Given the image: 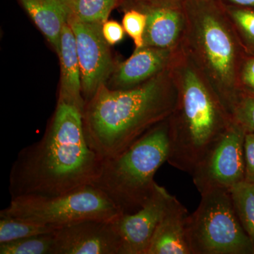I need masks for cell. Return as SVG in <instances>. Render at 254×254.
I'll return each mask as SVG.
<instances>
[{
  "label": "cell",
  "instance_id": "obj_15",
  "mask_svg": "<svg viewBox=\"0 0 254 254\" xmlns=\"http://www.w3.org/2000/svg\"><path fill=\"white\" fill-rule=\"evenodd\" d=\"M58 55L60 63V101L76 107L83 113L85 102L82 95L81 68L76 39L68 23L64 26L60 36Z\"/></svg>",
  "mask_w": 254,
  "mask_h": 254
},
{
  "label": "cell",
  "instance_id": "obj_11",
  "mask_svg": "<svg viewBox=\"0 0 254 254\" xmlns=\"http://www.w3.org/2000/svg\"><path fill=\"white\" fill-rule=\"evenodd\" d=\"M118 7L123 11L134 9L146 16L143 47L177 50L181 45L186 16L183 3L155 0H121Z\"/></svg>",
  "mask_w": 254,
  "mask_h": 254
},
{
  "label": "cell",
  "instance_id": "obj_4",
  "mask_svg": "<svg viewBox=\"0 0 254 254\" xmlns=\"http://www.w3.org/2000/svg\"><path fill=\"white\" fill-rule=\"evenodd\" d=\"M170 68L178 99L168 118V163L192 175L233 119L181 48Z\"/></svg>",
  "mask_w": 254,
  "mask_h": 254
},
{
  "label": "cell",
  "instance_id": "obj_26",
  "mask_svg": "<svg viewBox=\"0 0 254 254\" xmlns=\"http://www.w3.org/2000/svg\"><path fill=\"white\" fill-rule=\"evenodd\" d=\"M102 32L107 43L110 46H115L124 39L125 32L123 25L118 21L108 20L102 26Z\"/></svg>",
  "mask_w": 254,
  "mask_h": 254
},
{
  "label": "cell",
  "instance_id": "obj_25",
  "mask_svg": "<svg viewBox=\"0 0 254 254\" xmlns=\"http://www.w3.org/2000/svg\"><path fill=\"white\" fill-rule=\"evenodd\" d=\"M245 181L254 184V133L247 131L244 142Z\"/></svg>",
  "mask_w": 254,
  "mask_h": 254
},
{
  "label": "cell",
  "instance_id": "obj_1",
  "mask_svg": "<svg viewBox=\"0 0 254 254\" xmlns=\"http://www.w3.org/2000/svg\"><path fill=\"white\" fill-rule=\"evenodd\" d=\"M102 160L87 141L83 113L58 100L41 139L20 150L12 164L11 199L56 196L93 185Z\"/></svg>",
  "mask_w": 254,
  "mask_h": 254
},
{
  "label": "cell",
  "instance_id": "obj_20",
  "mask_svg": "<svg viewBox=\"0 0 254 254\" xmlns=\"http://www.w3.org/2000/svg\"><path fill=\"white\" fill-rule=\"evenodd\" d=\"M223 4L246 52L254 55V9Z\"/></svg>",
  "mask_w": 254,
  "mask_h": 254
},
{
  "label": "cell",
  "instance_id": "obj_6",
  "mask_svg": "<svg viewBox=\"0 0 254 254\" xmlns=\"http://www.w3.org/2000/svg\"><path fill=\"white\" fill-rule=\"evenodd\" d=\"M196 210L189 214L187 240L191 254H254L229 190L213 189L200 193Z\"/></svg>",
  "mask_w": 254,
  "mask_h": 254
},
{
  "label": "cell",
  "instance_id": "obj_5",
  "mask_svg": "<svg viewBox=\"0 0 254 254\" xmlns=\"http://www.w3.org/2000/svg\"><path fill=\"white\" fill-rule=\"evenodd\" d=\"M168 118L155 125L126 150L103 159L93 186L123 214L138 211L149 199L158 169L168 162Z\"/></svg>",
  "mask_w": 254,
  "mask_h": 254
},
{
  "label": "cell",
  "instance_id": "obj_27",
  "mask_svg": "<svg viewBox=\"0 0 254 254\" xmlns=\"http://www.w3.org/2000/svg\"><path fill=\"white\" fill-rule=\"evenodd\" d=\"M220 1L225 4L254 9V0H220Z\"/></svg>",
  "mask_w": 254,
  "mask_h": 254
},
{
  "label": "cell",
  "instance_id": "obj_24",
  "mask_svg": "<svg viewBox=\"0 0 254 254\" xmlns=\"http://www.w3.org/2000/svg\"><path fill=\"white\" fill-rule=\"evenodd\" d=\"M239 82L242 93L254 96V55H246L241 66Z\"/></svg>",
  "mask_w": 254,
  "mask_h": 254
},
{
  "label": "cell",
  "instance_id": "obj_9",
  "mask_svg": "<svg viewBox=\"0 0 254 254\" xmlns=\"http://www.w3.org/2000/svg\"><path fill=\"white\" fill-rule=\"evenodd\" d=\"M68 23L76 39L81 68L82 95L86 103L100 87L106 84L115 65L110 45L102 32L103 25L82 22L73 16H70Z\"/></svg>",
  "mask_w": 254,
  "mask_h": 254
},
{
  "label": "cell",
  "instance_id": "obj_19",
  "mask_svg": "<svg viewBox=\"0 0 254 254\" xmlns=\"http://www.w3.org/2000/svg\"><path fill=\"white\" fill-rule=\"evenodd\" d=\"M58 229L21 219L0 217V244L35 235L53 233Z\"/></svg>",
  "mask_w": 254,
  "mask_h": 254
},
{
  "label": "cell",
  "instance_id": "obj_28",
  "mask_svg": "<svg viewBox=\"0 0 254 254\" xmlns=\"http://www.w3.org/2000/svg\"><path fill=\"white\" fill-rule=\"evenodd\" d=\"M155 1H166V2L182 3L186 0H155Z\"/></svg>",
  "mask_w": 254,
  "mask_h": 254
},
{
  "label": "cell",
  "instance_id": "obj_2",
  "mask_svg": "<svg viewBox=\"0 0 254 254\" xmlns=\"http://www.w3.org/2000/svg\"><path fill=\"white\" fill-rule=\"evenodd\" d=\"M177 99L170 67L130 89L113 90L103 85L83 111L88 144L102 159L116 156L168 119Z\"/></svg>",
  "mask_w": 254,
  "mask_h": 254
},
{
  "label": "cell",
  "instance_id": "obj_23",
  "mask_svg": "<svg viewBox=\"0 0 254 254\" xmlns=\"http://www.w3.org/2000/svg\"><path fill=\"white\" fill-rule=\"evenodd\" d=\"M232 119L254 133V96L242 93L232 114Z\"/></svg>",
  "mask_w": 254,
  "mask_h": 254
},
{
  "label": "cell",
  "instance_id": "obj_8",
  "mask_svg": "<svg viewBox=\"0 0 254 254\" xmlns=\"http://www.w3.org/2000/svg\"><path fill=\"white\" fill-rule=\"evenodd\" d=\"M247 130L233 120L192 174L200 193L213 189L230 190L245 181L244 142Z\"/></svg>",
  "mask_w": 254,
  "mask_h": 254
},
{
  "label": "cell",
  "instance_id": "obj_10",
  "mask_svg": "<svg viewBox=\"0 0 254 254\" xmlns=\"http://www.w3.org/2000/svg\"><path fill=\"white\" fill-rule=\"evenodd\" d=\"M113 221L86 219L59 227L53 233L52 254H120Z\"/></svg>",
  "mask_w": 254,
  "mask_h": 254
},
{
  "label": "cell",
  "instance_id": "obj_14",
  "mask_svg": "<svg viewBox=\"0 0 254 254\" xmlns=\"http://www.w3.org/2000/svg\"><path fill=\"white\" fill-rule=\"evenodd\" d=\"M186 207L171 195L147 254H191L187 240Z\"/></svg>",
  "mask_w": 254,
  "mask_h": 254
},
{
  "label": "cell",
  "instance_id": "obj_3",
  "mask_svg": "<svg viewBox=\"0 0 254 254\" xmlns=\"http://www.w3.org/2000/svg\"><path fill=\"white\" fill-rule=\"evenodd\" d=\"M183 6L180 48L232 117L242 95L239 76L247 53L220 0H186Z\"/></svg>",
  "mask_w": 254,
  "mask_h": 254
},
{
  "label": "cell",
  "instance_id": "obj_18",
  "mask_svg": "<svg viewBox=\"0 0 254 254\" xmlns=\"http://www.w3.org/2000/svg\"><path fill=\"white\" fill-rule=\"evenodd\" d=\"M120 0H70L71 15L82 22L100 23L108 21Z\"/></svg>",
  "mask_w": 254,
  "mask_h": 254
},
{
  "label": "cell",
  "instance_id": "obj_13",
  "mask_svg": "<svg viewBox=\"0 0 254 254\" xmlns=\"http://www.w3.org/2000/svg\"><path fill=\"white\" fill-rule=\"evenodd\" d=\"M177 50L143 47L115 66L106 86L113 90L135 88L171 66Z\"/></svg>",
  "mask_w": 254,
  "mask_h": 254
},
{
  "label": "cell",
  "instance_id": "obj_16",
  "mask_svg": "<svg viewBox=\"0 0 254 254\" xmlns=\"http://www.w3.org/2000/svg\"><path fill=\"white\" fill-rule=\"evenodd\" d=\"M55 51L60 36L71 15L70 0H18Z\"/></svg>",
  "mask_w": 254,
  "mask_h": 254
},
{
  "label": "cell",
  "instance_id": "obj_17",
  "mask_svg": "<svg viewBox=\"0 0 254 254\" xmlns=\"http://www.w3.org/2000/svg\"><path fill=\"white\" fill-rule=\"evenodd\" d=\"M229 192L241 225L254 244V184L240 182Z\"/></svg>",
  "mask_w": 254,
  "mask_h": 254
},
{
  "label": "cell",
  "instance_id": "obj_12",
  "mask_svg": "<svg viewBox=\"0 0 254 254\" xmlns=\"http://www.w3.org/2000/svg\"><path fill=\"white\" fill-rule=\"evenodd\" d=\"M172 194L156 183L149 199L138 211L113 220L121 241L120 254H147L150 242Z\"/></svg>",
  "mask_w": 254,
  "mask_h": 254
},
{
  "label": "cell",
  "instance_id": "obj_22",
  "mask_svg": "<svg viewBox=\"0 0 254 254\" xmlns=\"http://www.w3.org/2000/svg\"><path fill=\"white\" fill-rule=\"evenodd\" d=\"M124 11V29L133 40L136 49L143 48V36L146 26V16L141 11L134 9H128Z\"/></svg>",
  "mask_w": 254,
  "mask_h": 254
},
{
  "label": "cell",
  "instance_id": "obj_21",
  "mask_svg": "<svg viewBox=\"0 0 254 254\" xmlns=\"http://www.w3.org/2000/svg\"><path fill=\"white\" fill-rule=\"evenodd\" d=\"M53 233L35 235L0 244V254H52Z\"/></svg>",
  "mask_w": 254,
  "mask_h": 254
},
{
  "label": "cell",
  "instance_id": "obj_7",
  "mask_svg": "<svg viewBox=\"0 0 254 254\" xmlns=\"http://www.w3.org/2000/svg\"><path fill=\"white\" fill-rule=\"evenodd\" d=\"M122 214L104 193L89 185L66 194L53 197L13 198L0 212L10 217L59 228L86 219L114 220Z\"/></svg>",
  "mask_w": 254,
  "mask_h": 254
}]
</instances>
